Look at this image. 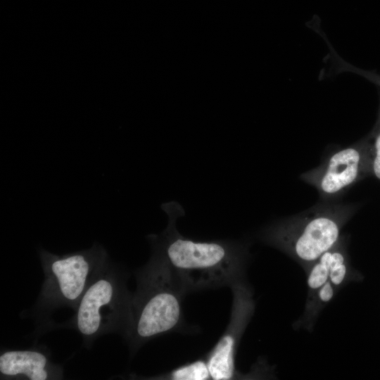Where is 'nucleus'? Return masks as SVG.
I'll use <instances>...</instances> for the list:
<instances>
[{
	"label": "nucleus",
	"mask_w": 380,
	"mask_h": 380,
	"mask_svg": "<svg viewBox=\"0 0 380 380\" xmlns=\"http://www.w3.org/2000/svg\"><path fill=\"white\" fill-rule=\"evenodd\" d=\"M132 299L125 277L110 262L83 294L75 310L72 327L87 346L106 334L120 333L125 338L131 321Z\"/></svg>",
	"instance_id": "3"
},
{
	"label": "nucleus",
	"mask_w": 380,
	"mask_h": 380,
	"mask_svg": "<svg viewBox=\"0 0 380 380\" xmlns=\"http://www.w3.org/2000/svg\"><path fill=\"white\" fill-rule=\"evenodd\" d=\"M168 216L166 229L148 236L152 254L170 267L186 293L229 286L239 282L244 248L230 240L197 241L177 231L183 208L172 201L162 205Z\"/></svg>",
	"instance_id": "1"
},
{
	"label": "nucleus",
	"mask_w": 380,
	"mask_h": 380,
	"mask_svg": "<svg viewBox=\"0 0 380 380\" xmlns=\"http://www.w3.org/2000/svg\"><path fill=\"white\" fill-rule=\"evenodd\" d=\"M148 379L167 380H208L210 379L211 376L206 359H198L190 363L179 366L167 373Z\"/></svg>",
	"instance_id": "9"
},
{
	"label": "nucleus",
	"mask_w": 380,
	"mask_h": 380,
	"mask_svg": "<svg viewBox=\"0 0 380 380\" xmlns=\"http://www.w3.org/2000/svg\"><path fill=\"white\" fill-rule=\"evenodd\" d=\"M63 368L42 349L8 350L0 355L1 379H62Z\"/></svg>",
	"instance_id": "8"
},
{
	"label": "nucleus",
	"mask_w": 380,
	"mask_h": 380,
	"mask_svg": "<svg viewBox=\"0 0 380 380\" xmlns=\"http://www.w3.org/2000/svg\"><path fill=\"white\" fill-rule=\"evenodd\" d=\"M365 151L362 142L336 150L300 179L315 188L321 201H338L362 178L367 164Z\"/></svg>",
	"instance_id": "6"
},
{
	"label": "nucleus",
	"mask_w": 380,
	"mask_h": 380,
	"mask_svg": "<svg viewBox=\"0 0 380 380\" xmlns=\"http://www.w3.org/2000/svg\"><path fill=\"white\" fill-rule=\"evenodd\" d=\"M331 248L323 253L311 270L308 284L311 289L320 288L329 278Z\"/></svg>",
	"instance_id": "10"
},
{
	"label": "nucleus",
	"mask_w": 380,
	"mask_h": 380,
	"mask_svg": "<svg viewBox=\"0 0 380 380\" xmlns=\"http://www.w3.org/2000/svg\"><path fill=\"white\" fill-rule=\"evenodd\" d=\"M334 246L331 248L329 279L334 285H339L345 278L346 267L343 253L339 250L334 249Z\"/></svg>",
	"instance_id": "11"
},
{
	"label": "nucleus",
	"mask_w": 380,
	"mask_h": 380,
	"mask_svg": "<svg viewBox=\"0 0 380 380\" xmlns=\"http://www.w3.org/2000/svg\"><path fill=\"white\" fill-rule=\"evenodd\" d=\"M355 208L349 203L321 201L271 227L267 238L270 242L288 248L304 261H315L337 243L342 224Z\"/></svg>",
	"instance_id": "5"
},
{
	"label": "nucleus",
	"mask_w": 380,
	"mask_h": 380,
	"mask_svg": "<svg viewBox=\"0 0 380 380\" xmlns=\"http://www.w3.org/2000/svg\"><path fill=\"white\" fill-rule=\"evenodd\" d=\"M185 294L167 265L152 254L137 272V289L132 293L131 321L125 336L132 351L182 326Z\"/></svg>",
	"instance_id": "2"
},
{
	"label": "nucleus",
	"mask_w": 380,
	"mask_h": 380,
	"mask_svg": "<svg viewBox=\"0 0 380 380\" xmlns=\"http://www.w3.org/2000/svg\"><path fill=\"white\" fill-rule=\"evenodd\" d=\"M231 288L234 297L229 323L205 358L213 380H230L234 379L236 374L235 355L248 310V303L246 292L239 282Z\"/></svg>",
	"instance_id": "7"
},
{
	"label": "nucleus",
	"mask_w": 380,
	"mask_h": 380,
	"mask_svg": "<svg viewBox=\"0 0 380 380\" xmlns=\"http://www.w3.org/2000/svg\"><path fill=\"white\" fill-rule=\"evenodd\" d=\"M44 280L37 306L51 311L60 307L75 310L83 294L109 264L106 249L95 243L90 248L63 255L39 251Z\"/></svg>",
	"instance_id": "4"
},
{
	"label": "nucleus",
	"mask_w": 380,
	"mask_h": 380,
	"mask_svg": "<svg viewBox=\"0 0 380 380\" xmlns=\"http://www.w3.org/2000/svg\"><path fill=\"white\" fill-rule=\"evenodd\" d=\"M371 170L375 177L380 179V125L374 139Z\"/></svg>",
	"instance_id": "12"
},
{
	"label": "nucleus",
	"mask_w": 380,
	"mask_h": 380,
	"mask_svg": "<svg viewBox=\"0 0 380 380\" xmlns=\"http://www.w3.org/2000/svg\"><path fill=\"white\" fill-rule=\"evenodd\" d=\"M334 295V290L329 281H327L321 287L319 292V298L323 302L329 301Z\"/></svg>",
	"instance_id": "13"
}]
</instances>
